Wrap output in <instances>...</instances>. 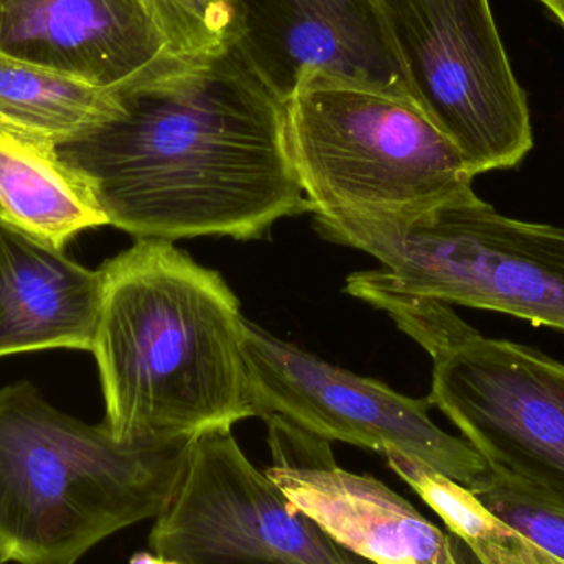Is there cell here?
<instances>
[{
	"label": "cell",
	"instance_id": "cell-1",
	"mask_svg": "<svg viewBox=\"0 0 564 564\" xmlns=\"http://www.w3.org/2000/svg\"><path fill=\"white\" fill-rule=\"evenodd\" d=\"M55 151L108 225L135 240H261L282 218L312 214L285 101L228 40L112 88L108 111Z\"/></svg>",
	"mask_w": 564,
	"mask_h": 564
},
{
	"label": "cell",
	"instance_id": "cell-2",
	"mask_svg": "<svg viewBox=\"0 0 564 564\" xmlns=\"http://www.w3.org/2000/svg\"><path fill=\"white\" fill-rule=\"evenodd\" d=\"M101 271L91 354L116 440L191 443L257 416L247 318L218 271L164 240H135Z\"/></svg>",
	"mask_w": 564,
	"mask_h": 564
},
{
	"label": "cell",
	"instance_id": "cell-3",
	"mask_svg": "<svg viewBox=\"0 0 564 564\" xmlns=\"http://www.w3.org/2000/svg\"><path fill=\"white\" fill-rule=\"evenodd\" d=\"M191 443H122L76 420L29 381L0 390V549L19 564H76L93 546L158 519Z\"/></svg>",
	"mask_w": 564,
	"mask_h": 564
},
{
	"label": "cell",
	"instance_id": "cell-4",
	"mask_svg": "<svg viewBox=\"0 0 564 564\" xmlns=\"http://www.w3.org/2000/svg\"><path fill=\"white\" fill-rule=\"evenodd\" d=\"M285 108L312 215L408 221L474 192L459 149L413 99L307 72Z\"/></svg>",
	"mask_w": 564,
	"mask_h": 564
},
{
	"label": "cell",
	"instance_id": "cell-5",
	"mask_svg": "<svg viewBox=\"0 0 564 564\" xmlns=\"http://www.w3.org/2000/svg\"><path fill=\"white\" fill-rule=\"evenodd\" d=\"M360 299L387 312L433 358L427 400L513 486L564 507V364L487 338L449 304L368 280Z\"/></svg>",
	"mask_w": 564,
	"mask_h": 564
},
{
	"label": "cell",
	"instance_id": "cell-6",
	"mask_svg": "<svg viewBox=\"0 0 564 564\" xmlns=\"http://www.w3.org/2000/svg\"><path fill=\"white\" fill-rule=\"evenodd\" d=\"M314 225L380 261L394 291L564 332V227L507 217L476 192L414 220L314 215Z\"/></svg>",
	"mask_w": 564,
	"mask_h": 564
},
{
	"label": "cell",
	"instance_id": "cell-7",
	"mask_svg": "<svg viewBox=\"0 0 564 564\" xmlns=\"http://www.w3.org/2000/svg\"><path fill=\"white\" fill-rule=\"evenodd\" d=\"M411 98L474 177L519 167L533 148L529 99L489 0H378Z\"/></svg>",
	"mask_w": 564,
	"mask_h": 564
},
{
	"label": "cell",
	"instance_id": "cell-8",
	"mask_svg": "<svg viewBox=\"0 0 564 564\" xmlns=\"http://www.w3.org/2000/svg\"><path fill=\"white\" fill-rule=\"evenodd\" d=\"M245 358L257 416L282 417L327 443L410 457L470 490L492 474L469 441L431 421L427 398L335 367L248 321Z\"/></svg>",
	"mask_w": 564,
	"mask_h": 564
},
{
	"label": "cell",
	"instance_id": "cell-9",
	"mask_svg": "<svg viewBox=\"0 0 564 564\" xmlns=\"http://www.w3.org/2000/svg\"><path fill=\"white\" fill-rule=\"evenodd\" d=\"M149 549L184 564H375L299 512L245 456L231 430L194 441Z\"/></svg>",
	"mask_w": 564,
	"mask_h": 564
},
{
	"label": "cell",
	"instance_id": "cell-10",
	"mask_svg": "<svg viewBox=\"0 0 564 564\" xmlns=\"http://www.w3.org/2000/svg\"><path fill=\"white\" fill-rule=\"evenodd\" d=\"M282 496L327 535L375 564H479L451 532L427 520L387 484L341 469L330 443L282 417H267Z\"/></svg>",
	"mask_w": 564,
	"mask_h": 564
},
{
	"label": "cell",
	"instance_id": "cell-11",
	"mask_svg": "<svg viewBox=\"0 0 564 564\" xmlns=\"http://www.w3.org/2000/svg\"><path fill=\"white\" fill-rule=\"evenodd\" d=\"M228 42L285 102L304 73L411 98L378 0H227Z\"/></svg>",
	"mask_w": 564,
	"mask_h": 564
},
{
	"label": "cell",
	"instance_id": "cell-12",
	"mask_svg": "<svg viewBox=\"0 0 564 564\" xmlns=\"http://www.w3.org/2000/svg\"><path fill=\"white\" fill-rule=\"evenodd\" d=\"M0 53L101 89L171 55L138 0H0Z\"/></svg>",
	"mask_w": 564,
	"mask_h": 564
},
{
	"label": "cell",
	"instance_id": "cell-13",
	"mask_svg": "<svg viewBox=\"0 0 564 564\" xmlns=\"http://www.w3.org/2000/svg\"><path fill=\"white\" fill-rule=\"evenodd\" d=\"M102 271L0 224V358L91 351Z\"/></svg>",
	"mask_w": 564,
	"mask_h": 564
},
{
	"label": "cell",
	"instance_id": "cell-14",
	"mask_svg": "<svg viewBox=\"0 0 564 564\" xmlns=\"http://www.w3.org/2000/svg\"><path fill=\"white\" fill-rule=\"evenodd\" d=\"M0 224L65 250L79 234L108 218L88 182L56 154L55 145L0 129Z\"/></svg>",
	"mask_w": 564,
	"mask_h": 564
},
{
	"label": "cell",
	"instance_id": "cell-15",
	"mask_svg": "<svg viewBox=\"0 0 564 564\" xmlns=\"http://www.w3.org/2000/svg\"><path fill=\"white\" fill-rule=\"evenodd\" d=\"M111 93L0 53V129L12 134L56 145L101 118Z\"/></svg>",
	"mask_w": 564,
	"mask_h": 564
},
{
	"label": "cell",
	"instance_id": "cell-16",
	"mask_svg": "<svg viewBox=\"0 0 564 564\" xmlns=\"http://www.w3.org/2000/svg\"><path fill=\"white\" fill-rule=\"evenodd\" d=\"M387 459L479 564H564L494 516L467 487L410 457L390 454Z\"/></svg>",
	"mask_w": 564,
	"mask_h": 564
},
{
	"label": "cell",
	"instance_id": "cell-17",
	"mask_svg": "<svg viewBox=\"0 0 564 564\" xmlns=\"http://www.w3.org/2000/svg\"><path fill=\"white\" fill-rule=\"evenodd\" d=\"M171 55L195 56L227 43L231 12L227 0H138Z\"/></svg>",
	"mask_w": 564,
	"mask_h": 564
},
{
	"label": "cell",
	"instance_id": "cell-18",
	"mask_svg": "<svg viewBox=\"0 0 564 564\" xmlns=\"http://www.w3.org/2000/svg\"><path fill=\"white\" fill-rule=\"evenodd\" d=\"M473 492L494 516L564 562V507L540 499L496 474Z\"/></svg>",
	"mask_w": 564,
	"mask_h": 564
},
{
	"label": "cell",
	"instance_id": "cell-19",
	"mask_svg": "<svg viewBox=\"0 0 564 564\" xmlns=\"http://www.w3.org/2000/svg\"><path fill=\"white\" fill-rule=\"evenodd\" d=\"M129 564H184L171 558H162L152 552H139L129 560Z\"/></svg>",
	"mask_w": 564,
	"mask_h": 564
},
{
	"label": "cell",
	"instance_id": "cell-20",
	"mask_svg": "<svg viewBox=\"0 0 564 564\" xmlns=\"http://www.w3.org/2000/svg\"><path fill=\"white\" fill-rule=\"evenodd\" d=\"M536 2L542 3L564 29V0H536Z\"/></svg>",
	"mask_w": 564,
	"mask_h": 564
},
{
	"label": "cell",
	"instance_id": "cell-21",
	"mask_svg": "<svg viewBox=\"0 0 564 564\" xmlns=\"http://www.w3.org/2000/svg\"><path fill=\"white\" fill-rule=\"evenodd\" d=\"M10 563L9 556H7V553L3 552L2 549H0V564H7Z\"/></svg>",
	"mask_w": 564,
	"mask_h": 564
}]
</instances>
